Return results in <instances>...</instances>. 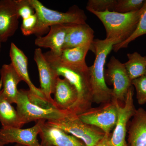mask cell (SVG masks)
<instances>
[{
  "label": "cell",
  "instance_id": "cell-20",
  "mask_svg": "<svg viewBox=\"0 0 146 146\" xmlns=\"http://www.w3.org/2000/svg\"><path fill=\"white\" fill-rule=\"evenodd\" d=\"M92 48L93 46L86 45L64 49L59 58L62 62L67 65L87 70L89 67L86 65L85 58L88 51L92 50Z\"/></svg>",
  "mask_w": 146,
  "mask_h": 146
},
{
  "label": "cell",
  "instance_id": "cell-14",
  "mask_svg": "<svg viewBox=\"0 0 146 146\" xmlns=\"http://www.w3.org/2000/svg\"><path fill=\"white\" fill-rule=\"evenodd\" d=\"M48 33L45 36H37L35 44L39 48H49L53 54L60 57L64 49L68 25H57L50 27Z\"/></svg>",
  "mask_w": 146,
  "mask_h": 146
},
{
  "label": "cell",
  "instance_id": "cell-25",
  "mask_svg": "<svg viewBox=\"0 0 146 146\" xmlns=\"http://www.w3.org/2000/svg\"><path fill=\"white\" fill-rule=\"evenodd\" d=\"M117 0H89L86 9L98 12H103L106 10L113 11Z\"/></svg>",
  "mask_w": 146,
  "mask_h": 146
},
{
  "label": "cell",
  "instance_id": "cell-10",
  "mask_svg": "<svg viewBox=\"0 0 146 146\" xmlns=\"http://www.w3.org/2000/svg\"><path fill=\"white\" fill-rule=\"evenodd\" d=\"M41 120L32 127L27 129L2 127L0 131L2 145L16 143L25 146H43L39 143L37 136L41 131Z\"/></svg>",
  "mask_w": 146,
  "mask_h": 146
},
{
  "label": "cell",
  "instance_id": "cell-7",
  "mask_svg": "<svg viewBox=\"0 0 146 146\" xmlns=\"http://www.w3.org/2000/svg\"><path fill=\"white\" fill-rule=\"evenodd\" d=\"M119 104L112 100L99 107L91 108L77 116L83 122L100 129L105 133H110L117 123Z\"/></svg>",
  "mask_w": 146,
  "mask_h": 146
},
{
  "label": "cell",
  "instance_id": "cell-6",
  "mask_svg": "<svg viewBox=\"0 0 146 146\" xmlns=\"http://www.w3.org/2000/svg\"><path fill=\"white\" fill-rule=\"evenodd\" d=\"M16 110L25 124L40 120L54 121L65 117L69 111L54 108H45L32 102L28 97L27 90H19Z\"/></svg>",
  "mask_w": 146,
  "mask_h": 146
},
{
  "label": "cell",
  "instance_id": "cell-27",
  "mask_svg": "<svg viewBox=\"0 0 146 146\" xmlns=\"http://www.w3.org/2000/svg\"><path fill=\"white\" fill-rule=\"evenodd\" d=\"M18 16L23 19L30 17L35 13L29 0H15Z\"/></svg>",
  "mask_w": 146,
  "mask_h": 146
},
{
  "label": "cell",
  "instance_id": "cell-5",
  "mask_svg": "<svg viewBox=\"0 0 146 146\" xmlns=\"http://www.w3.org/2000/svg\"><path fill=\"white\" fill-rule=\"evenodd\" d=\"M46 122L81 140L86 146H95L105 134L100 129L83 122L77 115L70 112L62 119Z\"/></svg>",
  "mask_w": 146,
  "mask_h": 146
},
{
  "label": "cell",
  "instance_id": "cell-30",
  "mask_svg": "<svg viewBox=\"0 0 146 146\" xmlns=\"http://www.w3.org/2000/svg\"><path fill=\"white\" fill-rule=\"evenodd\" d=\"M15 146H25L22 145H18V144H16V145H15Z\"/></svg>",
  "mask_w": 146,
  "mask_h": 146
},
{
  "label": "cell",
  "instance_id": "cell-34",
  "mask_svg": "<svg viewBox=\"0 0 146 146\" xmlns=\"http://www.w3.org/2000/svg\"><path fill=\"white\" fill-rule=\"evenodd\" d=\"M145 75H146V72L145 74Z\"/></svg>",
  "mask_w": 146,
  "mask_h": 146
},
{
  "label": "cell",
  "instance_id": "cell-31",
  "mask_svg": "<svg viewBox=\"0 0 146 146\" xmlns=\"http://www.w3.org/2000/svg\"><path fill=\"white\" fill-rule=\"evenodd\" d=\"M1 42H0V51H1Z\"/></svg>",
  "mask_w": 146,
  "mask_h": 146
},
{
  "label": "cell",
  "instance_id": "cell-33",
  "mask_svg": "<svg viewBox=\"0 0 146 146\" xmlns=\"http://www.w3.org/2000/svg\"><path fill=\"white\" fill-rule=\"evenodd\" d=\"M124 146H127V143Z\"/></svg>",
  "mask_w": 146,
  "mask_h": 146
},
{
  "label": "cell",
  "instance_id": "cell-9",
  "mask_svg": "<svg viewBox=\"0 0 146 146\" xmlns=\"http://www.w3.org/2000/svg\"><path fill=\"white\" fill-rule=\"evenodd\" d=\"M133 94L132 86L128 91L123 104H119L118 106L117 120L110 140L112 146H124L127 143L125 138L128 124L136 110L133 103Z\"/></svg>",
  "mask_w": 146,
  "mask_h": 146
},
{
  "label": "cell",
  "instance_id": "cell-32",
  "mask_svg": "<svg viewBox=\"0 0 146 146\" xmlns=\"http://www.w3.org/2000/svg\"><path fill=\"white\" fill-rule=\"evenodd\" d=\"M0 131H1V129H0ZM0 146H3L2 145L1 143V142H0Z\"/></svg>",
  "mask_w": 146,
  "mask_h": 146
},
{
  "label": "cell",
  "instance_id": "cell-2",
  "mask_svg": "<svg viewBox=\"0 0 146 146\" xmlns=\"http://www.w3.org/2000/svg\"><path fill=\"white\" fill-rule=\"evenodd\" d=\"M117 42L114 39H94L92 50L96 55L94 64L89 67V81L93 103L104 104L113 99L112 89L105 78V65L108 55Z\"/></svg>",
  "mask_w": 146,
  "mask_h": 146
},
{
  "label": "cell",
  "instance_id": "cell-17",
  "mask_svg": "<svg viewBox=\"0 0 146 146\" xmlns=\"http://www.w3.org/2000/svg\"><path fill=\"white\" fill-rule=\"evenodd\" d=\"M54 102L56 107L60 110L70 111L78 99L76 89L65 78L58 77L55 85Z\"/></svg>",
  "mask_w": 146,
  "mask_h": 146
},
{
  "label": "cell",
  "instance_id": "cell-22",
  "mask_svg": "<svg viewBox=\"0 0 146 146\" xmlns=\"http://www.w3.org/2000/svg\"><path fill=\"white\" fill-rule=\"evenodd\" d=\"M128 60L124 63L131 81L145 75L146 72V56H142L137 52L127 54Z\"/></svg>",
  "mask_w": 146,
  "mask_h": 146
},
{
  "label": "cell",
  "instance_id": "cell-12",
  "mask_svg": "<svg viewBox=\"0 0 146 146\" xmlns=\"http://www.w3.org/2000/svg\"><path fill=\"white\" fill-rule=\"evenodd\" d=\"M39 135L43 146H86L81 140L49 124L46 120H41Z\"/></svg>",
  "mask_w": 146,
  "mask_h": 146
},
{
  "label": "cell",
  "instance_id": "cell-11",
  "mask_svg": "<svg viewBox=\"0 0 146 146\" xmlns=\"http://www.w3.org/2000/svg\"><path fill=\"white\" fill-rule=\"evenodd\" d=\"M34 59L39 72L40 89L48 102L56 108L51 95L54 94L56 82L59 76L48 62L40 48L35 50Z\"/></svg>",
  "mask_w": 146,
  "mask_h": 146
},
{
  "label": "cell",
  "instance_id": "cell-21",
  "mask_svg": "<svg viewBox=\"0 0 146 146\" xmlns=\"http://www.w3.org/2000/svg\"><path fill=\"white\" fill-rule=\"evenodd\" d=\"M0 122L2 127L21 128L25 124L17 110L5 98L0 91Z\"/></svg>",
  "mask_w": 146,
  "mask_h": 146
},
{
  "label": "cell",
  "instance_id": "cell-1",
  "mask_svg": "<svg viewBox=\"0 0 146 146\" xmlns=\"http://www.w3.org/2000/svg\"><path fill=\"white\" fill-rule=\"evenodd\" d=\"M45 57L58 76L63 77L74 86L78 99L69 112L77 115L91 108L93 103L89 81V68L83 70L67 65L50 51L44 53Z\"/></svg>",
  "mask_w": 146,
  "mask_h": 146
},
{
  "label": "cell",
  "instance_id": "cell-18",
  "mask_svg": "<svg viewBox=\"0 0 146 146\" xmlns=\"http://www.w3.org/2000/svg\"><path fill=\"white\" fill-rule=\"evenodd\" d=\"M128 129L127 146H146V111L136 109Z\"/></svg>",
  "mask_w": 146,
  "mask_h": 146
},
{
  "label": "cell",
  "instance_id": "cell-16",
  "mask_svg": "<svg viewBox=\"0 0 146 146\" xmlns=\"http://www.w3.org/2000/svg\"><path fill=\"white\" fill-rule=\"evenodd\" d=\"M0 89L3 96L11 104H16L19 94L17 86L23 81L11 63L4 64L1 70Z\"/></svg>",
  "mask_w": 146,
  "mask_h": 146
},
{
  "label": "cell",
  "instance_id": "cell-23",
  "mask_svg": "<svg viewBox=\"0 0 146 146\" xmlns=\"http://www.w3.org/2000/svg\"><path fill=\"white\" fill-rule=\"evenodd\" d=\"M146 34V0L145 1L143 11L137 28L133 34L125 41L120 44L114 45L112 50L114 51L117 52L121 49L127 48L129 43L134 41L139 36Z\"/></svg>",
  "mask_w": 146,
  "mask_h": 146
},
{
  "label": "cell",
  "instance_id": "cell-24",
  "mask_svg": "<svg viewBox=\"0 0 146 146\" xmlns=\"http://www.w3.org/2000/svg\"><path fill=\"white\" fill-rule=\"evenodd\" d=\"M145 0H117L113 11L127 13L141 10Z\"/></svg>",
  "mask_w": 146,
  "mask_h": 146
},
{
  "label": "cell",
  "instance_id": "cell-29",
  "mask_svg": "<svg viewBox=\"0 0 146 146\" xmlns=\"http://www.w3.org/2000/svg\"><path fill=\"white\" fill-rule=\"evenodd\" d=\"M111 133H105L104 138L95 146H112L110 143Z\"/></svg>",
  "mask_w": 146,
  "mask_h": 146
},
{
  "label": "cell",
  "instance_id": "cell-8",
  "mask_svg": "<svg viewBox=\"0 0 146 146\" xmlns=\"http://www.w3.org/2000/svg\"><path fill=\"white\" fill-rule=\"evenodd\" d=\"M106 83L113 86V99L122 105L130 87L132 86L131 80L128 74L124 63L112 56L105 70Z\"/></svg>",
  "mask_w": 146,
  "mask_h": 146
},
{
  "label": "cell",
  "instance_id": "cell-4",
  "mask_svg": "<svg viewBox=\"0 0 146 146\" xmlns=\"http://www.w3.org/2000/svg\"><path fill=\"white\" fill-rule=\"evenodd\" d=\"M34 7L38 18L34 35L42 36L52 26L57 25H72L86 23L87 17L84 11L74 6L66 12L50 9L38 0H29Z\"/></svg>",
  "mask_w": 146,
  "mask_h": 146
},
{
  "label": "cell",
  "instance_id": "cell-19",
  "mask_svg": "<svg viewBox=\"0 0 146 146\" xmlns=\"http://www.w3.org/2000/svg\"><path fill=\"white\" fill-rule=\"evenodd\" d=\"M94 37V30L86 23L68 25L64 49L83 45L93 46Z\"/></svg>",
  "mask_w": 146,
  "mask_h": 146
},
{
  "label": "cell",
  "instance_id": "cell-15",
  "mask_svg": "<svg viewBox=\"0 0 146 146\" xmlns=\"http://www.w3.org/2000/svg\"><path fill=\"white\" fill-rule=\"evenodd\" d=\"M9 56L11 62V63L21 77L22 80L27 84L29 88V91L39 98L48 101L41 89L35 86L30 78L28 68V58L23 52L13 43H11V44Z\"/></svg>",
  "mask_w": 146,
  "mask_h": 146
},
{
  "label": "cell",
  "instance_id": "cell-28",
  "mask_svg": "<svg viewBox=\"0 0 146 146\" xmlns=\"http://www.w3.org/2000/svg\"><path fill=\"white\" fill-rule=\"evenodd\" d=\"M37 21L38 18L35 13L29 18L23 19L21 25V30L23 34L25 36L34 34Z\"/></svg>",
  "mask_w": 146,
  "mask_h": 146
},
{
  "label": "cell",
  "instance_id": "cell-3",
  "mask_svg": "<svg viewBox=\"0 0 146 146\" xmlns=\"http://www.w3.org/2000/svg\"><path fill=\"white\" fill-rule=\"evenodd\" d=\"M143 8L127 13H121L106 10L103 12L89 11L103 24L106 31V39H114L117 44L125 41L137 28Z\"/></svg>",
  "mask_w": 146,
  "mask_h": 146
},
{
  "label": "cell",
  "instance_id": "cell-13",
  "mask_svg": "<svg viewBox=\"0 0 146 146\" xmlns=\"http://www.w3.org/2000/svg\"><path fill=\"white\" fill-rule=\"evenodd\" d=\"M20 17L15 0H0V42H7L18 29Z\"/></svg>",
  "mask_w": 146,
  "mask_h": 146
},
{
  "label": "cell",
  "instance_id": "cell-26",
  "mask_svg": "<svg viewBox=\"0 0 146 146\" xmlns=\"http://www.w3.org/2000/svg\"><path fill=\"white\" fill-rule=\"evenodd\" d=\"M131 84L136 91V98L138 104H146V75L132 80Z\"/></svg>",
  "mask_w": 146,
  "mask_h": 146
}]
</instances>
